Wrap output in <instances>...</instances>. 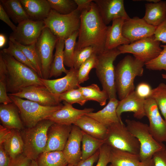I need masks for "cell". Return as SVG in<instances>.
Segmentation results:
<instances>
[{
	"instance_id": "6da1fadb",
	"label": "cell",
	"mask_w": 166,
	"mask_h": 166,
	"mask_svg": "<svg viewBox=\"0 0 166 166\" xmlns=\"http://www.w3.org/2000/svg\"><path fill=\"white\" fill-rule=\"evenodd\" d=\"M109 26L103 21L93 1L90 7L81 12L80 24L76 50L91 46L97 55L105 51V44Z\"/></svg>"
},
{
	"instance_id": "7a4b0ae2",
	"label": "cell",
	"mask_w": 166,
	"mask_h": 166,
	"mask_svg": "<svg viewBox=\"0 0 166 166\" xmlns=\"http://www.w3.org/2000/svg\"><path fill=\"white\" fill-rule=\"evenodd\" d=\"M0 53L6 66L5 76L7 92L13 94L29 86H44L38 73L31 68L2 50Z\"/></svg>"
},
{
	"instance_id": "3957f363",
	"label": "cell",
	"mask_w": 166,
	"mask_h": 166,
	"mask_svg": "<svg viewBox=\"0 0 166 166\" xmlns=\"http://www.w3.org/2000/svg\"><path fill=\"white\" fill-rule=\"evenodd\" d=\"M144 64L134 57L127 55L115 67V85L120 100L135 91L134 79L143 76Z\"/></svg>"
},
{
	"instance_id": "277c9868",
	"label": "cell",
	"mask_w": 166,
	"mask_h": 166,
	"mask_svg": "<svg viewBox=\"0 0 166 166\" xmlns=\"http://www.w3.org/2000/svg\"><path fill=\"white\" fill-rule=\"evenodd\" d=\"M54 123L44 119L35 126L20 131L24 143L23 154L31 160H36L44 152L49 128Z\"/></svg>"
},
{
	"instance_id": "5b68a950",
	"label": "cell",
	"mask_w": 166,
	"mask_h": 166,
	"mask_svg": "<svg viewBox=\"0 0 166 166\" xmlns=\"http://www.w3.org/2000/svg\"><path fill=\"white\" fill-rule=\"evenodd\" d=\"M121 53L117 48L106 50L97 55L95 67L97 75L100 81L103 89L107 93L109 99L117 98L115 83V71L113 62Z\"/></svg>"
},
{
	"instance_id": "8992f818",
	"label": "cell",
	"mask_w": 166,
	"mask_h": 166,
	"mask_svg": "<svg viewBox=\"0 0 166 166\" xmlns=\"http://www.w3.org/2000/svg\"><path fill=\"white\" fill-rule=\"evenodd\" d=\"M8 94L18 107L22 121L26 128L35 126L39 122L60 109L63 105L60 104L55 106H45L34 102Z\"/></svg>"
},
{
	"instance_id": "52a82bcc",
	"label": "cell",
	"mask_w": 166,
	"mask_h": 166,
	"mask_svg": "<svg viewBox=\"0 0 166 166\" xmlns=\"http://www.w3.org/2000/svg\"><path fill=\"white\" fill-rule=\"evenodd\" d=\"M81 12L77 9L71 13L62 14L51 10L48 17L44 20L45 27L58 38L66 39L79 30Z\"/></svg>"
},
{
	"instance_id": "ba28073f",
	"label": "cell",
	"mask_w": 166,
	"mask_h": 166,
	"mask_svg": "<svg viewBox=\"0 0 166 166\" xmlns=\"http://www.w3.org/2000/svg\"><path fill=\"white\" fill-rule=\"evenodd\" d=\"M125 122L128 129L140 143L139 156L140 161L152 158L156 152L166 148L163 143L154 138L147 124L129 119H126Z\"/></svg>"
},
{
	"instance_id": "9c48e42d",
	"label": "cell",
	"mask_w": 166,
	"mask_h": 166,
	"mask_svg": "<svg viewBox=\"0 0 166 166\" xmlns=\"http://www.w3.org/2000/svg\"><path fill=\"white\" fill-rule=\"evenodd\" d=\"M104 140L105 144L111 148L139 155L140 143L129 132L123 122L115 123L108 127Z\"/></svg>"
},
{
	"instance_id": "30bf717a",
	"label": "cell",
	"mask_w": 166,
	"mask_h": 166,
	"mask_svg": "<svg viewBox=\"0 0 166 166\" xmlns=\"http://www.w3.org/2000/svg\"><path fill=\"white\" fill-rule=\"evenodd\" d=\"M160 42L154 35L117 47L121 54L130 53L145 63L156 58L162 50Z\"/></svg>"
},
{
	"instance_id": "8fae6325",
	"label": "cell",
	"mask_w": 166,
	"mask_h": 166,
	"mask_svg": "<svg viewBox=\"0 0 166 166\" xmlns=\"http://www.w3.org/2000/svg\"><path fill=\"white\" fill-rule=\"evenodd\" d=\"M57 39L49 29L45 27L36 43V48L41 63L43 79H48L49 78L53 52Z\"/></svg>"
},
{
	"instance_id": "7c38bea8",
	"label": "cell",
	"mask_w": 166,
	"mask_h": 166,
	"mask_svg": "<svg viewBox=\"0 0 166 166\" xmlns=\"http://www.w3.org/2000/svg\"><path fill=\"white\" fill-rule=\"evenodd\" d=\"M45 27L43 20H26L18 24L16 30L10 34L9 38L23 45H31L36 43Z\"/></svg>"
},
{
	"instance_id": "4fadbf2b",
	"label": "cell",
	"mask_w": 166,
	"mask_h": 166,
	"mask_svg": "<svg viewBox=\"0 0 166 166\" xmlns=\"http://www.w3.org/2000/svg\"><path fill=\"white\" fill-rule=\"evenodd\" d=\"M144 110L151 134L158 142H166V121L162 117L155 101L150 98L145 99Z\"/></svg>"
},
{
	"instance_id": "5bb4252c",
	"label": "cell",
	"mask_w": 166,
	"mask_h": 166,
	"mask_svg": "<svg viewBox=\"0 0 166 166\" xmlns=\"http://www.w3.org/2000/svg\"><path fill=\"white\" fill-rule=\"evenodd\" d=\"M156 27L148 24L143 18L134 17L125 19L122 34L130 43L154 35Z\"/></svg>"
},
{
	"instance_id": "9a60e30c",
	"label": "cell",
	"mask_w": 166,
	"mask_h": 166,
	"mask_svg": "<svg viewBox=\"0 0 166 166\" xmlns=\"http://www.w3.org/2000/svg\"><path fill=\"white\" fill-rule=\"evenodd\" d=\"M8 94L26 98L45 106H55L60 104L58 96L51 93L44 86L30 85L23 89L18 93Z\"/></svg>"
},
{
	"instance_id": "2e32d148",
	"label": "cell",
	"mask_w": 166,
	"mask_h": 166,
	"mask_svg": "<svg viewBox=\"0 0 166 166\" xmlns=\"http://www.w3.org/2000/svg\"><path fill=\"white\" fill-rule=\"evenodd\" d=\"M73 125L54 123L48 128L47 141L43 152L63 150L72 130Z\"/></svg>"
},
{
	"instance_id": "e0dca14e",
	"label": "cell",
	"mask_w": 166,
	"mask_h": 166,
	"mask_svg": "<svg viewBox=\"0 0 166 166\" xmlns=\"http://www.w3.org/2000/svg\"><path fill=\"white\" fill-rule=\"evenodd\" d=\"M93 1L106 25L116 19L130 18L125 10L123 0H93Z\"/></svg>"
},
{
	"instance_id": "ac0fdd59",
	"label": "cell",
	"mask_w": 166,
	"mask_h": 166,
	"mask_svg": "<svg viewBox=\"0 0 166 166\" xmlns=\"http://www.w3.org/2000/svg\"><path fill=\"white\" fill-rule=\"evenodd\" d=\"M63 77L55 79L40 78L43 85L53 94L58 96L73 89L80 86L78 79V70L71 68Z\"/></svg>"
},
{
	"instance_id": "d6986e66",
	"label": "cell",
	"mask_w": 166,
	"mask_h": 166,
	"mask_svg": "<svg viewBox=\"0 0 166 166\" xmlns=\"http://www.w3.org/2000/svg\"><path fill=\"white\" fill-rule=\"evenodd\" d=\"M64 105L59 110L55 112L45 119L49 120L55 123L66 125L73 124L82 117L93 112L91 108L79 109L74 108L66 102L63 101Z\"/></svg>"
},
{
	"instance_id": "ffe728a7",
	"label": "cell",
	"mask_w": 166,
	"mask_h": 166,
	"mask_svg": "<svg viewBox=\"0 0 166 166\" xmlns=\"http://www.w3.org/2000/svg\"><path fill=\"white\" fill-rule=\"evenodd\" d=\"M83 133L81 129L73 124L63 153L68 164L76 166L81 160V143Z\"/></svg>"
},
{
	"instance_id": "44dd1931",
	"label": "cell",
	"mask_w": 166,
	"mask_h": 166,
	"mask_svg": "<svg viewBox=\"0 0 166 166\" xmlns=\"http://www.w3.org/2000/svg\"><path fill=\"white\" fill-rule=\"evenodd\" d=\"M145 99L140 97L135 90L119 101L117 109L118 116L121 118V114L124 112L133 113L134 117L141 119L146 116L144 110Z\"/></svg>"
},
{
	"instance_id": "7402d4cb",
	"label": "cell",
	"mask_w": 166,
	"mask_h": 166,
	"mask_svg": "<svg viewBox=\"0 0 166 166\" xmlns=\"http://www.w3.org/2000/svg\"><path fill=\"white\" fill-rule=\"evenodd\" d=\"M119 101L117 98L110 99L108 104L102 109L96 112L89 113L86 115L107 127L113 124L122 122L117 112Z\"/></svg>"
},
{
	"instance_id": "603a6c76",
	"label": "cell",
	"mask_w": 166,
	"mask_h": 166,
	"mask_svg": "<svg viewBox=\"0 0 166 166\" xmlns=\"http://www.w3.org/2000/svg\"><path fill=\"white\" fill-rule=\"evenodd\" d=\"M0 119L2 125L9 128L21 131L24 128L18 109L13 102L0 104Z\"/></svg>"
},
{
	"instance_id": "cb8c5ba5",
	"label": "cell",
	"mask_w": 166,
	"mask_h": 166,
	"mask_svg": "<svg viewBox=\"0 0 166 166\" xmlns=\"http://www.w3.org/2000/svg\"><path fill=\"white\" fill-rule=\"evenodd\" d=\"M20 1L30 19L33 20H44L51 10L47 0Z\"/></svg>"
},
{
	"instance_id": "d4e9b609",
	"label": "cell",
	"mask_w": 166,
	"mask_h": 166,
	"mask_svg": "<svg viewBox=\"0 0 166 166\" xmlns=\"http://www.w3.org/2000/svg\"><path fill=\"white\" fill-rule=\"evenodd\" d=\"M125 19L122 18L112 21L111 26H109L105 44V50L117 48L118 46L130 43L122 34V28Z\"/></svg>"
},
{
	"instance_id": "484cf974",
	"label": "cell",
	"mask_w": 166,
	"mask_h": 166,
	"mask_svg": "<svg viewBox=\"0 0 166 166\" xmlns=\"http://www.w3.org/2000/svg\"><path fill=\"white\" fill-rule=\"evenodd\" d=\"M145 11L143 19L148 24L157 27L166 19V1L145 4Z\"/></svg>"
},
{
	"instance_id": "4316f807",
	"label": "cell",
	"mask_w": 166,
	"mask_h": 166,
	"mask_svg": "<svg viewBox=\"0 0 166 166\" xmlns=\"http://www.w3.org/2000/svg\"><path fill=\"white\" fill-rule=\"evenodd\" d=\"M73 124L94 138L102 140L105 139L107 127L86 115L81 117Z\"/></svg>"
},
{
	"instance_id": "83f0119b",
	"label": "cell",
	"mask_w": 166,
	"mask_h": 166,
	"mask_svg": "<svg viewBox=\"0 0 166 166\" xmlns=\"http://www.w3.org/2000/svg\"><path fill=\"white\" fill-rule=\"evenodd\" d=\"M140 161L139 155L111 148L110 163L112 166H138Z\"/></svg>"
},
{
	"instance_id": "f1b7e54d",
	"label": "cell",
	"mask_w": 166,
	"mask_h": 166,
	"mask_svg": "<svg viewBox=\"0 0 166 166\" xmlns=\"http://www.w3.org/2000/svg\"><path fill=\"white\" fill-rule=\"evenodd\" d=\"M0 4L11 20L18 24L30 19L20 0H0Z\"/></svg>"
},
{
	"instance_id": "f546056e",
	"label": "cell",
	"mask_w": 166,
	"mask_h": 166,
	"mask_svg": "<svg viewBox=\"0 0 166 166\" xmlns=\"http://www.w3.org/2000/svg\"><path fill=\"white\" fill-rule=\"evenodd\" d=\"M65 39L58 38L55 46L56 51L50 71L49 78L57 77L61 75L62 73L66 74L69 70L66 69L64 64L63 51Z\"/></svg>"
},
{
	"instance_id": "4dcf8cb0",
	"label": "cell",
	"mask_w": 166,
	"mask_h": 166,
	"mask_svg": "<svg viewBox=\"0 0 166 166\" xmlns=\"http://www.w3.org/2000/svg\"><path fill=\"white\" fill-rule=\"evenodd\" d=\"M2 145L11 158H14L22 154L23 152L24 143L20 131L12 129L10 137Z\"/></svg>"
},
{
	"instance_id": "1f68e13d",
	"label": "cell",
	"mask_w": 166,
	"mask_h": 166,
	"mask_svg": "<svg viewBox=\"0 0 166 166\" xmlns=\"http://www.w3.org/2000/svg\"><path fill=\"white\" fill-rule=\"evenodd\" d=\"M36 161L38 166H67L68 164L62 151L43 152Z\"/></svg>"
},
{
	"instance_id": "d6a6232c",
	"label": "cell",
	"mask_w": 166,
	"mask_h": 166,
	"mask_svg": "<svg viewBox=\"0 0 166 166\" xmlns=\"http://www.w3.org/2000/svg\"><path fill=\"white\" fill-rule=\"evenodd\" d=\"M82 131L81 160H83L94 154L105 144V141L94 138Z\"/></svg>"
},
{
	"instance_id": "836d02e7",
	"label": "cell",
	"mask_w": 166,
	"mask_h": 166,
	"mask_svg": "<svg viewBox=\"0 0 166 166\" xmlns=\"http://www.w3.org/2000/svg\"><path fill=\"white\" fill-rule=\"evenodd\" d=\"M78 88L88 101L92 100L97 101L101 106L105 105L107 100L109 99L107 92L103 89L101 90L96 84H93L85 87L80 86Z\"/></svg>"
},
{
	"instance_id": "e575fe53",
	"label": "cell",
	"mask_w": 166,
	"mask_h": 166,
	"mask_svg": "<svg viewBox=\"0 0 166 166\" xmlns=\"http://www.w3.org/2000/svg\"><path fill=\"white\" fill-rule=\"evenodd\" d=\"M9 40L23 52L29 60L34 65L38 76L42 78L41 63L36 48V43L30 45H25L18 43L11 38H9Z\"/></svg>"
},
{
	"instance_id": "d590c367",
	"label": "cell",
	"mask_w": 166,
	"mask_h": 166,
	"mask_svg": "<svg viewBox=\"0 0 166 166\" xmlns=\"http://www.w3.org/2000/svg\"><path fill=\"white\" fill-rule=\"evenodd\" d=\"M79 35V31L73 33L65 39L63 51L64 64L70 68H73V58L76 44V39Z\"/></svg>"
},
{
	"instance_id": "8d00e7d4",
	"label": "cell",
	"mask_w": 166,
	"mask_h": 166,
	"mask_svg": "<svg viewBox=\"0 0 166 166\" xmlns=\"http://www.w3.org/2000/svg\"><path fill=\"white\" fill-rule=\"evenodd\" d=\"M150 98L155 101L166 121V84L161 83L152 89Z\"/></svg>"
},
{
	"instance_id": "74e56055",
	"label": "cell",
	"mask_w": 166,
	"mask_h": 166,
	"mask_svg": "<svg viewBox=\"0 0 166 166\" xmlns=\"http://www.w3.org/2000/svg\"><path fill=\"white\" fill-rule=\"evenodd\" d=\"M51 9L62 14L71 13L77 8L74 0H47Z\"/></svg>"
},
{
	"instance_id": "f35d334b",
	"label": "cell",
	"mask_w": 166,
	"mask_h": 166,
	"mask_svg": "<svg viewBox=\"0 0 166 166\" xmlns=\"http://www.w3.org/2000/svg\"><path fill=\"white\" fill-rule=\"evenodd\" d=\"M13 57L19 62L29 67L37 73L36 68L29 60L23 52L11 41L9 42V46L2 50Z\"/></svg>"
},
{
	"instance_id": "ab89813d",
	"label": "cell",
	"mask_w": 166,
	"mask_h": 166,
	"mask_svg": "<svg viewBox=\"0 0 166 166\" xmlns=\"http://www.w3.org/2000/svg\"><path fill=\"white\" fill-rule=\"evenodd\" d=\"M57 96L60 101H65L71 105L77 103L83 106L88 101L79 88L72 89Z\"/></svg>"
},
{
	"instance_id": "60d3db41",
	"label": "cell",
	"mask_w": 166,
	"mask_h": 166,
	"mask_svg": "<svg viewBox=\"0 0 166 166\" xmlns=\"http://www.w3.org/2000/svg\"><path fill=\"white\" fill-rule=\"evenodd\" d=\"M97 55L95 49L92 46L85 47L79 50H75L73 61V67L78 70L81 65L94 55Z\"/></svg>"
},
{
	"instance_id": "b9f144b4",
	"label": "cell",
	"mask_w": 166,
	"mask_h": 166,
	"mask_svg": "<svg viewBox=\"0 0 166 166\" xmlns=\"http://www.w3.org/2000/svg\"><path fill=\"white\" fill-rule=\"evenodd\" d=\"M97 55H94L82 64L78 70V79L80 84L89 79V73L93 68H95Z\"/></svg>"
},
{
	"instance_id": "7bdbcfd3",
	"label": "cell",
	"mask_w": 166,
	"mask_h": 166,
	"mask_svg": "<svg viewBox=\"0 0 166 166\" xmlns=\"http://www.w3.org/2000/svg\"><path fill=\"white\" fill-rule=\"evenodd\" d=\"M161 52L155 58L145 63L146 69L153 70H162L166 71V44L161 45Z\"/></svg>"
},
{
	"instance_id": "ee69618b",
	"label": "cell",
	"mask_w": 166,
	"mask_h": 166,
	"mask_svg": "<svg viewBox=\"0 0 166 166\" xmlns=\"http://www.w3.org/2000/svg\"><path fill=\"white\" fill-rule=\"evenodd\" d=\"M100 153L96 166H107L110 163L111 148L104 144L99 149Z\"/></svg>"
},
{
	"instance_id": "f6af8a7d",
	"label": "cell",
	"mask_w": 166,
	"mask_h": 166,
	"mask_svg": "<svg viewBox=\"0 0 166 166\" xmlns=\"http://www.w3.org/2000/svg\"><path fill=\"white\" fill-rule=\"evenodd\" d=\"M152 89L149 84L143 82L140 83L137 85L135 90L138 96L146 99L150 97Z\"/></svg>"
},
{
	"instance_id": "bcb514c9",
	"label": "cell",
	"mask_w": 166,
	"mask_h": 166,
	"mask_svg": "<svg viewBox=\"0 0 166 166\" xmlns=\"http://www.w3.org/2000/svg\"><path fill=\"white\" fill-rule=\"evenodd\" d=\"M154 36L156 40L166 44V19L157 27Z\"/></svg>"
},
{
	"instance_id": "7dc6e473",
	"label": "cell",
	"mask_w": 166,
	"mask_h": 166,
	"mask_svg": "<svg viewBox=\"0 0 166 166\" xmlns=\"http://www.w3.org/2000/svg\"><path fill=\"white\" fill-rule=\"evenodd\" d=\"M152 158L155 166H166V148L156 152Z\"/></svg>"
},
{
	"instance_id": "c3c4849f",
	"label": "cell",
	"mask_w": 166,
	"mask_h": 166,
	"mask_svg": "<svg viewBox=\"0 0 166 166\" xmlns=\"http://www.w3.org/2000/svg\"><path fill=\"white\" fill-rule=\"evenodd\" d=\"M6 81L0 80V103L7 105L13 102L7 94Z\"/></svg>"
},
{
	"instance_id": "681fc988",
	"label": "cell",
	"mask_w": 166,
	"mask_h": 166,
	"mask_svg": "<svg viewBox=\"0 0 166 166\" xmlns=\"http://www.w3.org/2000/svg\"><path fill=\"white\" fill-rule=\"evenodd\" d=\"M31 160L23 154L14 158H11L8 166H29Z\"/></svg>"
},
{
	"instance_id": "f907efd6",
	"label": "cell",
	"mask_w": 166,
	"mask_h": 166,
	"mask_svg": "<svg viewBox=\"0 0 166 166\" xmlns=\"http://www.w3.org/2000/svg\"><path fill=\"white\" fill-rule=\"evenodd\" d=\"M0 19L7 24L12 29L13 32L15 31L16 30L17 26L10 20V18L0 3Z\"/></svg>"
},
{
	"instance_id": "816d5d0a",
	"label": "cell",
	"mask_w": 166,
	"mask_h": 166,
	"mask_svg": "<svg viewBox=\"0 0 166 166\" xmlns=\"http://www.w3.org/2000/svg\"><path fill=\"white\" fill-rule=\"evenodd\" d=\"M100 153L99 149L91 156L85 160H81L75 166H93L98 160Z\"/></svg>"
},
{
	"instance_id": "f5cc1de1",
	"label": "cell",
	"mask_w": 166,
	"mask_h": 166,
	"mask_svg": "<svg viewBox=\"0 0 166 166\" xmlns=\"http://www.w3.org/2000/svg\"><path fill=\"white\" fill-rule=\"evenodd\" d=\"M11 158L2 145H0V166H8Z\"/></svg>"
},
{
	"instance_id": "db71d44e",
	"label": "cell",
	"mask_w": 166,
	"mask_h": 166,
	"mask_svg": "<svg viewBox=\"0 0 166 166\" xmlns=\"http://www.w3.org/2000/svg\"><path fill=\"white\" fill-rule=\"evenodd\" d=\"M12 132V129L0 125V145L2 144L10 137Z\"/></svg>"
},
{
	"instance_id": "11a10c76",
	"label": "cell",
	"mask_w": 166,
	"mask_h": 166,
	"mask_svg": "<svg viewBox=\"0 0 166 166\" xmlns=\"http://www.w3.org/2000/svg\"><path fill=\"white\" fill-rule=\"evenodd\" d=\"M77 5V9L81 12L90 9L93 0H74Z\"/></svg>"
},
{
	"instance_id": "9f6ffc18",
	"label": "cell",
	"mask_w": 166,
	"mask_h": 166,
	"mask_svg": "<svg viewBox=\"0 0 166 166\" xmlns=\"http://www.w3.org/2000/svg\"><path fill=\"white\" fill-rule=\"evenodd\" d=\"M138 166H155L153 159L152 157L141 161Z\"/></svg>"
},
{
	"instance_id": "6f0895ef",
	"label": "cell",
	"mask_w": 166,
	"mask_h": 166,
	"mask_svg": "<svg viewBox=\"0 0 166 166\" xmlns=\"http://www.w3.org/2000/svg\"><path fill=\"white\" fill-rule=\"evenodd\" d=\"M6 42V38L5 35L2 34H0V48H1L5 45Z\"/></svg>"
},
{
	"instance_id": "680465c9",
	"label": "cell",
	"mask_w": 166,
	"mask_h": 166,
	"mask_svg": "<svg viewBox=\"0 0 166 166\" xmlns=\"http://www.w3.org/2000/svg\"><path fill=\"white\" fill-rule=\"evenodd\" d=\"M29 166H38L36 160H31Z\"/></svg>"
},
{
	"instance_id": "91938a15",
	"label": "cell",
	"mask_w": 166,
	"mask_h": 166,
	"mask_svg": "<svg viewBox=\"0 0 166 166\" xmlns=\"http://www.w3.org/2000/svg\"><path fill=\"white\" fill-rule=\"evenodd\" d=\"M147 2H151V3H156L159 2L160 0H145Z\"/></svg>"
},
{
	"instance_id": "94428289",
	"label": "cell",
	"mask_w": 166,
	"mask_h": 166,
	"mask_svg": "<svg viewBox=\"0 0 166 166\" xmlns=\"http://www.w3.org/2000/svg\"><path fill=\"white\" fill-rule=\"evenodd\" d=\"M162 76L163 78L166 80V74H162Z\"/></svg>"
},
{
	"instance_id": "6125c7cd",
	"label": "cell",
	"mask_w": 166,
	"mask_h": 166,
	"mask_svg": "<svg viewBox=\"0 0 166 166\" xmlns=\"http://www.w3.org/2000/svg\"><path fill=\"white\" fill-rule=\"evenodd\" d=\"M67 166H73L71 164H68Z\"/></svg>"
},
{
	"instance_id": "be15d7a7",
	"label": "cell",
	"mask_w": 166,
	"mask_h": 166,
	"mask_svg": "<svg viewBox=\"0 0 166 166\" xmlns=\"http://www.w3.org/2000/svg\"><path fill=\"white\" fill-rule=\"evenodd\" d=\"M107 166H112L111 164H110V165H108Z\"/></svg>"
}]
</instances>
